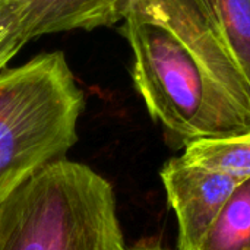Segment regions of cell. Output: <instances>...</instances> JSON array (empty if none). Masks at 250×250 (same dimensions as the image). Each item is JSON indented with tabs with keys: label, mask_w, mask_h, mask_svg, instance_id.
Returning a JSON list of instances; mask_svg holds the SVG:
<instances>
[{
	"label": "cell",
	"mask_w": 250,
	"mask_h": 250,
	"mask_svg": "<svg viewBox=\"0 0 250 250\" xmlns=\"http://www.w3.org/2000/svg\"><path fill=\"white\" fill-rule=\"evenodd\" d=\"M133 83L177 148L250 130V86L193 0H130Z\"/></svg>",
	"instance_id": "obj_1"
},
{
	"label": "cell",
	"mask_w": 250,
	"mask_h": 250,
	"mask_svg": "<svg viewBox=\"0 0 250 250\" xmlns=\"http://www.w3.org/2000/svg\"><path fill=\"white\" fill-rule=\"evenodd\" d=\"M0 250H126L111 185L60 160L0 201Z\"/></svg>",
	"instance_id": "obj_2"
},
{
	"label": "cell",
	"mask_w": 250,
	"mask_h": 250,
	"mask_svg": "<svg viewBox=\"0 0 250 250\" xmlns=\"http://www.w3.org/2000/svg\"><path fill=\"white\" fill-rule=\"evenodd\" d=\"M83 95L62 51L0 72V201L75 145Z\"/></svg>",
	"instance_id": "obj_3"
},
{
	"label": "cell",
	"mask_w": 250,
	"mask_h": 250,
	"mask_svg": "<svg viewBox=\"0 0 250 250\" xmlns=\"http://www.w3.org/2000/svg\"><path fill=\"white\" fill-rule=\"evenodd\" d=\"M160 177L179 227V250H198L242 180L186 161L168 160Z\"/></svg>",
	"instance_id": "obj_4"
},
{
	"label": "cell",
	"mask_w": 250,
	"mask_h": 250,
	"mask_svg": "<svg viewBox=\"0 0 250 250\" xmlns=\"http://www.w3.org/2000/svg\"><path fill=\"white\" fill-rule=\"evenodd\" d=\"M28 6L32 38L73 29L111 26L125 19L130 0H21Z\"/></svg>",
	"instance_id": "obj_5"
},
{
	"label": "cell",
	"mask_w": 250,
	"mask_h": 250,
	"mask_svg": "<svg viewBox=\"0 0 250 250\" xmlns=\"http://www.w3.org/2000/svg\"><path fill=\"white\" fill-rule=\"evenodd\" d=\"M250 86V0H193Z\"/></svg>",
	"instance_id": "obj_6"
},
{
	"label": "cell",
	"mask_w": 250,
	"mask_h": 250,
	"mask_svg": "<svg viewBox=\"0 0 250 250\" xmlns=\"http://www.w3.org/2000/svg\"><path fill=\"white\" fill-rule=\"evenodd\" d=\"M182 157L195 166L245 180L250 177V130L190 142Z\"/></svg>",
	"instance_id": "obj_7"
},
{
	"label": "cell",
	"mask_w": 250,
	"mask_h": 250,
	"mask_svg": "<svg viewBox=\"0 0 250 250\" xmlns=\"http://www.w3.org/2000/svg\"><path fill=\"white\" fill-rule=\"evenodd\" d=\"M198 250H250V177L234 189Z\"/></svg>",
	"instance_id": "obj_8"
},
{
	"label": "cell",
	"mask_w": 250,
	"mask_h": 250,
	"mask_svg": "<svg viewBox=\"0 0 250 250\" xmlns=\"http://www.w3.org/2000/svg\"><path fill=\"white\" fill-rule=\"evenodd\" d=\"M29 40L28 6L21 0H0V72Z\"/></svg>",
	"instance_id": "obj_9"
},
{
	"label": "cell",
	"mask_w": 250,
	"mask_h": 250,
	"mask_svg": "<svg viewBox=\"0 0 250 250\" xmlns=\"http://www.w3.org/2000/svg\"><path fill=\"white\" fill-rule=\"evenodd\" d=\"M126 250H168V249H164V248H161L160 245H155V243H139V245H136V246H133V248H130V249H126Z\"/></svg>",
	"instance_id": "obj_10"
}]
</instances>
